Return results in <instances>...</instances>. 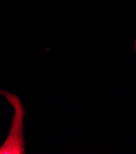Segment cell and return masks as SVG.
<instances>
[{
	"instance_id": "cell-1",
	"label": "cell",
	"mask_w": 136,
	"mask_h": 154,
	"mask_svg": "<svg viewBox=\"0 0 136 154\" xmlns=\"http://www.w3.org/2000/svg\"><path fill=\"white\" fill-rule=\"evenodd\" d=\"M135 51H136V40L135 41Z\"/></svg>"
}]
</instances>
